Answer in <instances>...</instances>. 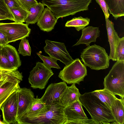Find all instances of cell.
<instances>
[{
    "mask_svg": "<svg viewBox=\"0 0 124 124\" xmlns=\"http://www.w3.org/2000/svg\"><path fill=\"white\" fill-rule=\"evenodd\" d=\"M79 99L88 111L95 124H116L111 109L92 92L80 94Z\"/></svg>",
    "mask_w": 124,
    "mask_h": 124,
    "instance_id": "6da1fadb",
    "label": "cell"
},
{
    "mask_svg": "<svg viewBox=\"0 0 124 124\" xmlns=\"http://www.w3.org/2000/svg\"><path fill=\"white\" fill-rule=\"evenodd\" d=\"M64 108L60 103L46 105L42 111L36 115L17 119V124H66Z\"/></svg>",
    "mask_w": 124,
    "mask_h": 124,
    "instance_id": "7a4b0ae2",
    "label": "cell"
},
{
    "mask_svg": "<svg viewBox=\"0 0 124 124\" xmlns=\"http://www.w3.org/2000/svg\"><path fill=\"white\" fill-rule=\"evenodd\" d=\"M41 1L58 19L88 10L92 0H42Z\"/></svg>",
    "mask_w": 124,
    "mask_h": 124,
    "instance_id": "3957f363",
    "label": "cell"
},
{
    "mask_svg": "<svg viewBox=\"0 0 124 124\" xmlns=\"http://www.w3.org/2000/svg\"><path fill=\"white\" fill-rule=\"evenodd\" d=\"M80 57L84 64L92 69H106L109 66L110 59L105 49L95 44L84 49Z\"/></svg>",
    "mask_w": 124,
    "mask_h": 124,
    "instance_id": "277c9868",
    "label": "cell"
},
{
    "mask_svg": "<svg viewBox=\"0 0 124 124\" xmlns=\"http://www.w3.org/2000/svg\"><path fill=\"white\" fill-rule=\"evenodd\" d=\"M104 78V88L124 98V61H116Z\"/></svg>",
    "mask_w": 124,
    "mask_h": 124,
    "instance_id": "5b68a950",
    "label": "cell"
},
{
    "mask_svg": "<svg viewBox=\"0 0 124 124\" xmlns=\"http://www.w3.org/2000/svg\"><path fill=\"white\" fill-rule=\"evenodd\" d=\"M23 78L22 73L17 70H6L0 79V108L10 95L20 87L19 84Z\"/></svg>",
    "mask_w": 124,
    "mask_h": 124,
    "instance_id": "8992f818",
    "label": "cell"
},
{
    "mask_svg": "<svg viewBox=\"0 0 124 124\" xmlns=\"http://www.w3.org/2000/svg\"><path fill=\"white\" fill-rule=\"evenodd\" d=\"M87 75L86 66L77 58L64 66L58 76L68 84H79Z\"/></svg>",
    "mask_w": 124,
    "mask_h": 124,
    "instance_id": "52a82bcc",
    "label": "cell"
},
{
    "mask_svg": "<svg viewBox=\"0 0 124 124\" xmlns=\"http://www.w3.org/2000/svg\"><path fill=\"white\" fill-rule=\"evenodd\" d=\"M54 74L51 69L43 63L38 62L30 72L28 81L33 89H44L50 78Z\"/></svg>",
    "mask_w": 124,
    "mask_h": 124,
    "instance_id": "ba28073f",
    "label": "cell"
},
{
    "mask_svg": "<svg viewBox=\"0 0 124 124\" xmlns=\"http://www.w3.org/2000/svg\"><path fill=\"white\" fill-rule=\"evenodd\" d=\"M28 24L15 22L0 23V31L7 37L8 43L29 36L31 30Z\"/></svg>",
    "mask_w": 124,
    "mask_h": 124,
    "instance_id": "9c48e42d",
    "label": "cell"
},
{
    "mask_svg": "<svg viewBox=\"0 0 124 124\" xmlns=\"http://www.w3.org/2000/svg\"><path fill=\"white\" fill-rule=\"evenodd\" d=\"M45 42L46 45L44 49L50 56L59 60L66 65L73 61L64 43L47 39L45 40Z\"/></svg>",
    "mask_w": 124,
    "mask_h": 124,
    "instance_id": "30bf717a",
    "label": "cell"
},
{
    "mask_svg": "<svg viewBox=\"0 0 124 124\" xmlns=\"http://www.w3.org/2000/svg\"><path fill=\"white\" fill-rule=\"evenodd\" d=\"M17 90L8 97L0 108L2 112L3 121L5 124H17Z\"/></svg>",
    "mask_w": 124,
    "mask_h": 124,
    "instance_id": "8fae6325",
    "label": "cell"
},
{
    "mask_svg": "<svg viewBox=\"0 0 124 124\" xmlns=\"http://www.w3.org/2000/svg\"><path fill=\"white\" fill-rule=\"evenodd\" d=\"M67 86L64 81L48 85L40 99L46 106L60 104L61 99Z\"/></svg>",
    "mask_w": 124,
    "mask_h": 124,
    "instance_id": "7c38bea8",
    "label": "cell"
},
{
    "mask_svg": "<svg viewBox=\"0 0 124 124\" xmlns=\"http://www.w3.org/2000/svg\"><path fill=\"white\" fill-rule=\"evenodd\" d=\"M17 118L29 108L35 98L34 93L31 89L25 87H20L17 90Z\"/></svg>",
    "mask_w": 124,
    "mask_h": 124,
    "instance_id": "4fadbf2b",
    "label": "cell"
},
{
    "mask_svg": "<svg viewBox=\"0 0 124 124\" xmlns=\"http://www.w3.org/2000/svg\"><path fill=\"white\" fill-rule=\"evenodd\" d=\"M63 111L67 119L66 124H70L74 120L88 118L79 99L65 107Z\"/></svg>",
    "mask_w": 124,
    "mask_h": 124,
    "instance_id": "5bb4252c",
    "label": "cell"
},
{
    "mask_svg": "<svg viewBox=\"0 0 124 124\" xmlns=\"http://www.w3.org/2000/svg\"><path fill=\"white\" fill-rule=\"evenodd\" d=\"M57 20L51 10L47 7L44 8L37 21V24L41 30L49 32L54 29Z\"/></svg>",
    "mask_w": 124,
    "mask_h": 124,
    "instance_id": "9a60e30c",
    "label": "cell"
},
{
    "mask_svg": "<svg viewBox=\"0 0 124 124\" xmlns=\"http://www.w3.org/2000/svg\"><path fill=\"white\" fill-rule=\"evenodd\" d=\"M105 18L106 26L108 41L109 43L110 52L109 57L113 61H116V48L118 40L119 38L117 32L114 29V24L108 18Z\"/></svg>",
    "mask_w": 124,
    "mask_h": 124,
    "instance_id": "2e32d148",
    "label": "cell"
},
{
    "mask_svg": "<svg viewBox=\"0 0 124 124\" xmlns=\"http://www.w3.org/2000/svg\"><path fill=\"white\" fill-rule=\"evenodd\" d=\"M100 31L98 27L88 26L82 30V35L79 40L73 46L85 44L87 46L92 42H95L100 36Z\"/></svg>",
    "mask_w": 124,
    "mask_h": 124,
    "instance_id": "e0dca14e",
    "label": "cell"
},
{
    "mask_svg": "<svg viewBox=\"0 0 124 124\" xmlns=\"http://www.w3.org/2000/svg\"><path fill=\"white\" fill-rule=\"evenodd\" d=\"M80 94L75 84H73L71 86H67L61 99L60 104L64 108L66 107L78 99Z\"/></svg>",
    "mask_w": 124,
    "mask_h": 124,
    "instance_id": "ac0fdd59",
    "label": "cell"
},
{
    "mask_svg": "<svg viewBox=\"0 0 124 124\" xmlns=\"http://www.w3.org/2000/svg\"><path fill=\"white\" fill-rule=\"evenodd\" d=\"M124 98H117L112 104L110 109L115 118L116 124L124 123Z\"/></svg>",
    "mask_w": 124,
    "mask_h": 124,
    "instance_id": "d6986e66",
    "label": "cell"
},
{
    "mask_svg": "<svg viewBox=\"0 0 124 124\" xmlns=\"http://www.w3.org/2000/svg\"><path fill=\"white\" fill-rule=\"evenodd\" d=\"M110 14L115 19L124 16V0H105Z\"/></svg>",
    "mask_w": 124,
    "mask_h": 124,
    "instance_id": "ffe728a7",
    "label": "cell"
},
{
    "mask_svg": "<svg viewBox=\"0 0 124 124\" xmlns=\"http://www.w3.org/2000/svg\"><path fill=\"white\" fill-rule=\"evenodd\" d=\"M8 59L11 65L15 69L17 70L21 64L18 52L13 46L8 44L3 46Z\"/></svg>",
    "mask_w": 124,
    "mask_h": 124,
    "instance_id": "44dd1931",
    "label": "cell"
},
{
    "mask_svg": "<svg viewBox=\"0 0 124 124\" xmlns=\"http://www.w3.org/2000/svg\"><path fill=\"white\" fill-rule=\"evenodd\" d=\"M45 5L40 2L31 8L25 22L26 24H34L37 21L44 9Z\"/></svg>",
    "mask_w": 124,
    "mask_h": 124,
    "instance_id": "7402d4cb",
    "label": "cell"
},
{
    "mask_svg": "<svg viewBox=\"0 0 124 124\" xmlns=\"http://www.w3.org/2000/svg\"><path fill=\"white\" fill-rule=\"evenodd\" d=\"M45 106L46 105L37 96L29 108L20 116L17 118V120L36 115L42 111Z\"/></svg>",
    "mask_w": 124,
    "mask_h": 124,
    "instance_id": "603a6c76",
    "label": "cell"
},
{
    "mask_svg": "<svg viewBox=\"0 0 124 124\" xmlns=\"http://www.w3.org/2000/svg\"><path fill=\"white\" fill-rule=\"evenodd\" d=\"M92 92L110 109L112 104L117 98L115 95L105 88Z\"/></svg>",
    "mask_w": 124,
    "mask_h": 124,
    "instance_id": "cb8c5ba5",
    "label": "cell"
},
{
    "mask_svg": "<svg viewBox=\"0 0 124 124\" xmlns=\"http://www.w3.org/2000/svg\"><path fill=\"white\" fill-rule=\"evenodd\" d=\"M90 19L88 17L84 18L81 16L75 17L68 21L65 26L67 27H74L78 31L82 30L89 25Z\"/></svg>",
    "mask_w": 124,
    "mask_h": 124,
    "instance_id": "d4e9b609",
    "label": "cell"
},
{
    "mask_svg": "<svg viewBox=\"0 0 124 124\" xmlns=\"http://www.w3.org/2000/svg\"><path fill=\"white\" fill-rule=\"evenodd\" d=\"M10 9L14 16V22L16 23L25 22L29 13V12L21 6Z\"/></svg>",
    "mask_w": 124,
    "mask_h": 124,
    "instance_id": "484cf974",
    "label": "cell"
},
{
    "mask_svg": "<svg viewBox=\"0 0 124 124\" xmlns=\"http://www.w3.org/2000/svg\"><path fill=\"white\" fill-rule=\"evenodd\" d=\"M0 68L6 70H17L11 65L8 59L3 46L1 45H0Z\"/></svg>",
    "mask_w": 124,
    "mask_h": 124,
    "instance_id": "4316f807",
    "label": "cell"
},
{
    "mask_svg": "<svg viewBox=\"0 0 124 124\" xmlns=\"http://www.w3.org/2000/svg\"><path fill=\"white\" fill-rule=\"evenodd\" d=\"M116 61H124V37L119 38L116 48Z\"/></svg>",
    "mask_w": 124,
    "mask_h": 124,
    "instance_id": "83f0119b",
    "label": "cell"
},
{
    "mask_svg": "<svg viewBox=\"0 0 124 124\" xmlns=\"http://www.w3.org/2000/svg\"><path fill=\"white\" fill-rule=\"evenodd\" d=\"M18 50L19 53L23 56H31V48L26 38L21 39Z\"/></svg>",
    "mask_w": 124,
    "mask_h": 124,
    "instance_id": "f1b7e54d",
    "label": "cell"
},
{
    "mask_svg": "<svg viewBox=\"0 0 124 124\" xmlns=\"http://www.w3.org/2000/svg\"><path fill=\"white\" fill-rule=\"evenodd\" d=\"M37 54L43 61L44 64L47 67L51 69L52 68L58 69H61L60 67L57 62V59L50 56H43L39 53Z\"/></svg>",
    "mask_w": 124,
    "mask_h": 124,
    "instance_id": "f546056e",
    "label": "cell"
},
{
    "mask_svg": "<svg viewBox=\"0 0 124 124\" xmlns=\"http://www.w3.org/2000/svg\"><path fill=\"white\" fill-rule=\"evenodd\" d=\"M0 14L7 16L10 20L14 21V16L4 0H0Z\"/></svg>",
    "mask_w": 124,
    "mask_h": 124,
    "instance_id": "4dcf8cb0",
    "label": "cell"
},
{
    "mask_svg": "<svg viewBox=\"0 0 124 124\" xmlns=\"http://www.w3.org/2000/svg\"><path fill=\"white\" fill-rule=\"evenodd\" d=\"M21 6L25 10L29 12L31 8L38 3L36 0H18Z\"/></svg>",
    "mask_w": 124,
    "mask_h": 124,
    "instance_id": "1f68e13d",
    "label": "cell"
},
{
    "mask_svg": "<svg viewBox=\"0 0 124 124\" xmlns=\"http://www.w3.org/2000/svg\"><path fill=\"white\" fill-rule=\"evenodd\" d=\"M96 1L102 10L105 17L109 18V14L108 13V9L105 0H96Z\"/></svg>",
    "mask_w": 124,
    "mask_h": 124,
    "instance_id": "d6a6232c",
    "label": "cell"
},
{
    "mask_svg": "<svg viewBox=\"0 0 124 124\" xmlns=\"http://www.w3.org/2000/svg\"><path fill=\"white\" fill-rule=\"evenodd\" d=\"M4 1L9 9L21 6L18 0H4Z\"/></svg>",
    "mask_w": 124,
    "mask_h": 124,
    "instance_id": "836d02e7",
    "label": "cell"
},
{
    "mask_svg": "<svg viewBox=\"0 0 124 124\" xmlns=\"http://www.w3.org/2000/svg\"><path fill=\"white\" fill-rule=\"evenodd\" d=\"M8 43L7 37L0 31V45L4 46Z\"/></svg>",
    "mask_w": 124,
    "mask_h": 124,
    "instance_id": "e575fe53",
    "label": "cell"
},
{
    "mask_svg": "<svg viewBox=\"0 0 124 124\" xmlns=\"http://www.w3.org/2000/svg\"><path fill=\"white\" fill-rule=\"evenodd\" d=\"M6 19L9 20V19L7 16L0 14V20Z\"/></svg>",
    "mask_w": 124,
    "mask_h": 124,
    "instance_id": "d590c367",
    "label": "cell"
},
{
    "mask_svg": "<svg viewBox=\"0 0 124 124\" xmlns=\"http://www.w3.org/2000/svg\"><path fill=\"white\" fill-rule=\"evenodd\" d=\"M7 70H0V79L2 76L5 74Z\"/></svg>",
    "mask_w": 124,
    "mask_h": 124,
    "instance_id": "8d00e7d4",
    "label": "cell"
},
{
    "mask_svg": "<svg viewBox=\"0 0 124 124\" xmlns=\"http://www.w3.org/2000/svg\"><path fill=\"white\" fill-rule=\"evenodd\" d=\"M0 124H5L3 121H1L0 120Z\"/></svg>",
    "mask_w": 124,
    "mask_h": 124,
    "instance_id": "74e56055",
    "label": "cell"
},
{
    "mask_svg": "<svg viewBox=\"0 0 124 124\" xmlns=\"http://www.w3.org/2000/svg\"><path fill=\"white\" fill-rule=\"evenodd\" d=\"M2 69H2L1 68H0V70H2Z\"/></svg>",
    "mask_w": 124,
    "mask_h": 124,
    "instance_id": "f35d334b",
    "label": "cell"
},
{
    "mask_svg": "<svg viewBox=\"0 0 124 124\" xmlns=\"http://www.w3.org/2000/svg\"><path fill=\"white\" fill-rule=\"evenodd\" d=\"M1 115H0V117H1Z\"/></svg>",
    "mask_w": 124,
    "mask_h": 124,
    "instance_id": "ab89813d",
    "label": "cell"
},
{
    "mask_svg": "<svg viewBox=\"0 0 124 124\" xmlns=\"http://www.w3.org/2000/svg\"><path fill=\"white\" fill-rule=\"evenodd\" d=\"M4 70V69L0 70Z\"/></svg>",
    "mask_w": 124,
    "mask_h": 124,
    "instance_id": "60d3db41",
    "label": "cell"
}]
</instances>
